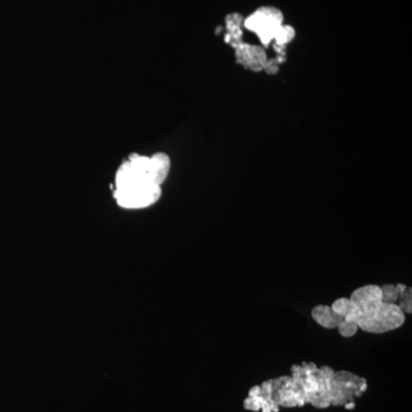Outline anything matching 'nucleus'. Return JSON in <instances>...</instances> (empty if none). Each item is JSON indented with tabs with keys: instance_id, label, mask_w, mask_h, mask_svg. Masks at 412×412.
Returning <instances> with one entry per match:
<instances>
[{
	"instance_id": "nucleus-1",
	"label": "nucleus",
	"mask_w": 412,
	"mask_h": 412,
	"mask_svg": "<svg viewBox=\"0 0 412 412\" xmlns=\"http://www.w3.org/2000/svg\"><path fill=\"white\" fill-rule=\"evenodd\" d=\"M170 170L171 159L166 154L157 153L151 157L132 154L117 171L113 190L161 185Z\"/></svg>"
},
{
	"instance_id": "nucleus-2",
	"label": "nucleus",
	"mask_w": 412,
	"mask_h": 412,
	"mask_svg": "<svg viewBox=\"0 0 412 412\" xmlns=\"http://www.w3.org/2000/svg\"><path fill=\"white\" fill-rule=\"evenodd\" d=\"M356 305V304H355ZM357 306V305H356ZM359 329L369 333H385L401 328L405 321L404 312L397 304H387L383 300L357 306Z\"/></svg>"
},
{
	"instance_id": "nucleus-3",
	"label": "nucleus",
	"mask_w": 412,
	"mask_h": 412,
	"mask_svg": "<svg viewBox=\"0 0 412 412\" xmlns=\"http://www.w3.org/2000/svg\"><path fill=\"white\" fill-rule=\"evenodd\" d=\"M244 26L259 37L263 46L274 40L277 30L283 26V13L276 7L263 6L244 20Z\"/></svg>"
},
{
	"instance_id": "nucleus-4",
	"label": "nucleus",
	"mask_w": 412,
	"mask_h": 412,
	"mask_svg": "<svg viewBox=\"0 0 412 412\" xmlns=\"http://www.w3.org/2000/svg\"><path fill=\"white\" fill-rule=\"evenodd\" d=\"M161 196L160 185H151L146 188L113 190V198L120 207L129 209L144 208L154 204Z\"/></svg>"
},
{
	"instance_id": "nucleus-5",
	"label": "nucleus",
	"mask_w": 412,
	"mask_h": 412,
	"mask_svg": "<svg viewBox=\"0 0 412 412\" xmlns=\"http://www.w3.org/2000/svg\"><path fill=\"white\" fill-rule=\"evenodd\" d=\"M235 51L236 60L239 64L256 72L263 70L268 58L262 47L242 43L235 47Z\"/></svg>"
},
{
	"instance_id": "nucleus-6",
	"label": "nucleus",
	"mask_w": 412,
	"mask_h": 412,
	"mask_svg": "<svg viewBox=\"0 0 412 412\" xmlns=\"http://www.w3.org/2000/svg\"><path fill=\"white\" fill-rule=\"evenodd\" d=\"M243 16L238 13H232L226 16V29L227 33L225 37L226 43L232 45L235 48L243 43Z\"/></svg>"
},
{
	"instance_id": "nucleus-7",
	"label": "nucleus",
	"mask_w": 412,
	"mask_h": 412,
	"mask_svg": "<svg viewBox=\"0 0 412 412\" xmlns=\"http://www.w3.org/2000/svg\"><path fill=\"white\" fill-rule=\"evenodd\" d=\"M311 316L312 318L315 319L316 323H318L319 325L325 329H336L339 323L342 321V318L333 311L331 306H316V307L312 309Z\"/></svg>"
},
{
	"instance_id": "nucleus-8",
	"label": "nucleus",
	"mask_w": 412,
	"mask_h": 412,
	"mask_svg": "<svg viewBox=\"0 0 412 412\" xmlns=\"http://www.w3.org/2000/svg\"><path fill=\"white\" fill-rule=\"evenodd\" d=\"M407 287H408L407 285H403V284L384 285V286L380 287L381 299H383L384 302H387V304H396L398 298H400L401 292L404 291Z\"/></svg>"
},
{
	"instance_id": "nucleus-9",
	"label": "nucleus",
	"mask_w": 412,
	"mask_h": 412,
	"mask_svg": "<svg viewBox=\"0 0 412 412\" xmlns=\"http://www.w3.org/2000/svg\"><path fill=\"white\" fill-rule=\"evenodd\" d=\"M295 36V31L291 26H282L280 29L277 30L276 34H275L274 40L275 45L276 46L285 47V45L291 43L292 39H293Z\"/></svg>"
},
{
	"instance_id": "nucleus-10",
	"label": "nucleus",
	"mask_w": 412,
	"mask_h": 412,
	"mask_svg": "<svg viewBox=\"0 0 412 412\" xmlns=\"http://www.w3.org/2000/svg\"><path fill=\"white\" fill-rule=\"evenodd\" d=\"M336 329L339 330V333L342 336H345V338H350V336L356 335L357 330H359V326H357L356 323L347 322L342 319V321L339 323L338 328Z\"/></svg>"
},
{
	"instance_id": "nucleus-11",
	"label": "nucleus",
	"mask_w": 412,
	"mask_h": 412,
	"mask_svg": "<svg viewBox=\"0 0 412 412\" xmlns=\"http://www.w3.org/2000/svg\"><path fill=\"white\" fill-rule=\"evenodd\" d=\"M401 304L398 305V307L402 309L403 312H411V288L407 287L404 291L401 292L400 298Z\"/></svg>"
},
{
	"instance_id": "nucleus-12",
	"label": "nucleus",
	"mask_w": 412,
	"mask_h": 412,
	"mask_svg": "<svg viewBox=\"0 0 412 412\" xmlns=\"http://www.w3.org/2000/svg\"><path fill=\"white\" fill-rule=\"evenodd\" d=\"M278 68H280V62L277 58H271V60H267L263 70H266L268 74H276Z\"/></svg>"
},
{
	"instance_id": "nucleus-13",
	"label": "nucleus",
	"mask_w": 412,
	"mask_h": 412,
	"mask_svg": "<svg viewBox=\"0 0 412 412\" xmlns=\"http://www.w3.org/2000/svg\"><path fill=\"white\" fill-rule=\"evenodd\" d=\"M354 407H355V404L352 403V402H349L348 404H346V409H353Z\"/></svg>"
}]
</instances>
